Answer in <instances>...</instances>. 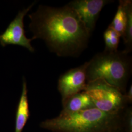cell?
Here are the masks:
<instances>
[{
	"mask_svg": "<svg viewBox=\"0 0 132 132\" xmlns=\"http://www.w3.org/2000/svg\"><path fill=\"white\" fill-rule=\"evenodd\" d=\"M29 17L33 40L42 39L58 56H79L87 47L91 34L68 5H40Z\"/></svg>",
	"mask_w": 132,
	"mask_h": 132,
	"instance_id": "obj_1",
	"label": "cell"
},
{
	"mask_svg": "<svg viewBox=\"0 0 132 132\" xmlns=\"http://www.w3.org/2000/svg\"><path fill=\"white\" fill-rule=\"evenodd\" d=\"M122 113L109 114L94 107L74 113L59 114L55 118L43 121L40 126L52 132H109L122 130Z\"/></svg>",
	"mask_w": 132,
	"mask_h": 132,
	"instance_id": "obj_2",
	"label": "cell"
},
{
	"mask_svg": "<svg viewBox=\"0 0 132 132\" xmlns=\"http://www.w3.org/2000/svg\"><path fill=\"white\" fill-rule=\"evenodd\" d=\"M86 62L87 83L102 80L124 94L126 92L132 70V60L128 53L124 51L104 50Z\"/></svg>",
	"mask_w": 132,
	"mask_h": 132,
	"instance_id": "obj_3",
	"label": "cell"
},
{
	"mask_svg": "<svg viewBox=\"0 0 132 132\" xmlns=\"http://www.w3.org/2000/svg\"><path fill=\"white\" fill-rule=\"evenodd\" d=\"M84 91L90 96L94 107L104 113L121 114L127 107L124 94L103 80L87 83Z\"/></svg>",
	"mask_w": 132,
	"mask_h": 132,
	"instance_id": "obj_4",
	"label": "cell"
},
{
	"mask_svg": "<svg viewBox=\"0 0 132 132\" xmlns=\"http://www.w3.org/2000/svg\"><path fill=\"white\" fill-rule=\"evenodd\" d=\"M34 4L33 3L26 9L20 11L5 32L0 35V44L2 46L5 47L9 45H18L27 48L31 52H34V49L31 44L33 39L27 38L24 24L25 15L32 7Z\"/></svg>",
	"mask_w": 132,
	"mask_h": 132,
	"instance_id": "obj_5",
	"label": "cell"
},
{
	"mask_svg": "<svg viewBox=\"0 0 132 132\" xmlns=\"http://www.w3.org/2000/svg\"><path fill=\"white\" fill-rule=\"evenodd\" d=\"M86 66L87 62H85L82 65L71 69L60 76L58 90L61 95L62 102L85 90L87 84Z\"/></svg>",
	"mask_w": 132,
	"mask_h": 132,
	"instance_id": "obj_6",
	"label": "cell"
},
{
	"mask_svg": "<svg viewBox=\"0 0 132 132\" xmlns=\"http://www.w3.org/2000/svg\"><path fill=\"white\" fill-rule=\"evenodd\" d=\"M111 2L109 0H75L67 5L76 12L91 34L95 28L100 11L105 5Z\"/></svg>",
	"mask_w": 132,
	"mask_h": 132,
	"instance_id": "obj_7",
	"label": "cell"
},
{
	"mask_svg": "<svg viewBox=\"0 0 132 132\" xmlns=\"http://www.w3.org/2000/svg\"><path fill=\"white\" fill-rule=\"evenodd\" d=\"M63 109L59 115L76 113L95 107L90 96L82 91L74 94L62 102Z\"/></svg>",
	"mask_w": 132,
	"mask_h": 132,
	"instance_id": "obj_8",
	"label": "cell"
},
{
	"mask_svg": "<svg viewBox=\"0 0 132 132\" xmlns=\"http://www.w3.org/2000/svg\"><path fill=\"white\" fill-rule=\"evenodd\" d=\"M29 117L27 83L24 78L22 94L17 106L15 132H22Z\"/></svg>",
	"mask_w": 132,
	"mask_h": 132,
	"instance_id": "obj_9",
	"label": "cell"
},
{
	"mask_svg": "<svg viewBox=\"0 0 132 132\" xmlns=\"http://www.w3.org/2000/svg\"><path fill=\"white\" fill-rule=\"evenodd\" d=\"M125 1H119L117 12L109 27L113 28L122 38L127 23V16L125 6Z\"/></svg>",
	"mask_w": 132,
	"mask_h": 132,
	"instance_id": "obj_10",
	"label": "cell"
},
{
	"mask_svg": "<svg viewBox=\"0 0 132 132\" xmlns=\"http://www.w3.org/2000/svg\"><path fill=\"white\" fill-rule=\"evenodd\" d=\"M126 10L127 20L125 30L123 39L125 48L123 50L125 52L130 53L132 49V1L126 0Z\"/></svg>",
	"mask_w": 132,
	"mask_h": 132,
	"instance_id": "obj_11",
	"label": "cell"
},
{
	"mask_svg": "<svg viewBox=\"0 0 132 132\" xmlns=\"http://www.w3.org/2000/svg\"><path fill=\"white\" fill-rule=\"evenodd\" d=\"M105 43V51L116 52L118 51L120 35L109 26L103 34Z\"/></svg>",
	"mask_w": 132,
	"mask_h": 132,
	"instance_id": "obj_12",
	"label": "cell"
},
{
	"mask_svg": "<svg viewBox=\"0 0 132 132\" xmlns=\"http://www.w3.org/2000/svg\"><path fill=\"white\" fill-rule=\"evenodd\" d=\"M122 132H132V109L126 107L122 114Z\"/></svg>",
	"mask_w": 132,
	"mask_h": 132,
	"instance_id": "obj_13",
	"label": "cell"
},
{
	"mask_svg": "<svg viewBox=\"0 0 132 132\" xmlns=\"http://www.w3.org/2000/svg\"><path fill=\"white\" fill-rule=\"evenodd\" d=\"M125 99L127 101L128 104H130L132 101V85H131L130 88L127 92L124 94Z\"/></svg>",
	"mask_w": 132,
	"mask_h": 132,
	"instance_id": "obj_14",
	"label": "cell"
},
{
	"mask_svg": "<svg viewBox=\"0 0 132 132\" xmlns=\"http://www.w3.org/2000/svg\"><path fill=\"white\" fill-rule=\"evenodd\" d=\"M109 132H122V130H116V131H113Z\"/></svg>",
	"mask_w": 132,
	"mask_h": 132,
	"instance_id": "obj_15",
	"label": "cell"
}]
</instances>
